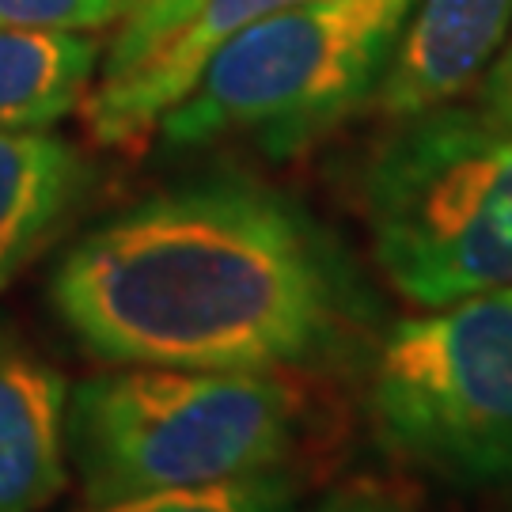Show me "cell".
I'll list each match as a JSON object with an SVG mask.
<instances>
[{"label": "cell", "instance_id": "2", "mask_svg": "<svg viewBox=\"0 0 512 512\" xmlns=\"http://www.w3.org/2000/svg\"><path fill=\"white\" fill-rule=\"evenodd\" d=\"M308 391L277 372L118 365L69 391L65 452L88 505L296 467Z\"/></svg>", "mask_w": 512, "mask_h": 512}, {"label": "cell", "instance_id": "7", "mask_svg": "<svg viewBox=\"0 0 512 512\" xmlns=\"http://www.w3.org/2000/svg\"><path fill=\"white\" fill-rule=\"evenodd\" d=\"M69 384L0 323V512H42L65 490Z\"/></svg>", "mask_w": 512, "mask_h": 512}, {"label": "cell", "instance_id": "4", "mask_svg": "<svg viewBox=\"0 0 512 512\" xmlns=\"http://www.w3.org/2000/svg\"><path fill=\"white\" fill-rule=\"evenodd\" d=\"M414 0H304L258 19L156 122L171 152L251 141L296 156L376 95Z\"/></svg>", "mask_w": 512, "mask_h": 512}, {"label": "cell", "instance_id": "12", "mask_svg": "<svg viewBox=\"0 0 512 512\" xmlns=\"http://www.w3.org/2000/svg\"><path fill=\"white\" fill-rule=\"evenodd\" d=\"M194 4L198 0H133L126 19L118 23V35L110 38L107 57L99 65V80H114V76L137 69L183 23Z\"/></svg>", "mask_w": 512, "mask_h": 512}, {"label": "cell", "instance_id": "11", "mask_svg": "<svg viewBox=\"0 0 512 512\" xmlns=\"http://www.w3.org/2000/svg\"><path fill=\"white\" fill-rule=\"evenodd\" d=\"M304 501V475L296 467H277L262 475L228 478L194 490H167L88 505L84 512H296Z\"/></svg>", "mask_w": 512, "mask_h": 512}, {"label": "cell", "instance_id": "9", "mask_svg": "<svg viewBox=\"0 0 512 512\" xmlns=\"http://www.w3.org/2000/svg\"><path fill=\"white\" fill-rule=\"evenodd\" d=\"M92 171L50 129H0V293L65 228Z\"/></svg>", "mask_w": 512, "mask_h": 512}, {"label": "cell", "instance_id": "5", "mask_svg": "<svg viewBox=\"0 0 512 512\" xmlns=\"http://www.w3.org/2000/svg\"><path fill=\"white\" fill-rule=\"evenodd\" d=\"M365 418L410 475L512 490V285L391 323L368 357Z\"/></svg>", "mask_w": 512, "mask_h": 512}, {"label": "cell", "instance_id": "15", "mask_svg": "<svg viewBox=\"0 0 512 512\" xmlns=\"http://www.w3.org/2000/svg\"><path fill=\"white\" fill-rule=\"evenodd\" d=\"M478 76L482 80H478L475 103H482L486 110H494V114L512 122V35H505L497 54L490 57V65Z\"/></svg>", "mask_w": 512, "mask_h": 512}, {"label": "cell", "instance_id": "14", "mask_svg": "<svg viewBox=\"0 0 512 512\" xmlns=\"http://www.w3.org/2000/svg\"><path fill=\"white\" fill-rule=\"evenodd\" d=\"M311 512H421L410 497L395 494L384 482L372 478H353L323 494V501Z\"/></svg>", "mask_w": 512, "mask_h": 512}, {"label": "cell", "instance_id": "6", "mask_svg": "<svg viewBox=\"0 0 512 512\" xmlns=\"http://www.w3.org/2000/svg\"><path fill=\"white\" fill-rule=\"evenodd\" d=\"M293 4L304 0H198L137 69L114 80H95L80 103L92 137L107 148L141 145L156 129L160 114L194 84L217 46Z\"/></svg>", "mask_w": 512, "mask_h": 512}, {"label": "cell", "instance_id": "8", "mask_svg": "<svg viewBox=\"0 0 512 512\" xmlns=\"http://www.w3.org/2000/svg\"><path fill=\"white\" fill-rule=\"evenodd\" d=\"M512 27V0H421L376 88L387 118L459 99Z\"/></svg>", "mask_w": 512, "mask_h": 512}, {"label": "cell", "instance_id": "13", "mask_svg": "<svg viewBox=\"0 0 512 512\" xmlns=\"http://www.w3.org/2000/svg\"><path fill=\"white\" fill-rule=\"evenodd\" d=\"M129 4L133 0H0V27L92 35L110 23H122Z\"/></svg>", "mask_w": 512, "mask_h": 512}, {"label": "cell", "instance_id": "3", "mask_svg": "<svg viewBox=\"0 0 512 512\" xmlns=\"http://www.w3.org/2000/svg\"><path fill=\"white\" fill-rule=\"evenodd\" d=\"M391 122L361 179L372 258L391 289L440 308L512 285V122L475 99Z\"/></svg>", "mask_w": 512, "mask_h": 512}, {"label": "cell", "instance_id": "1", "mask_svg": "<svg viewBox=\"0 0 512 512\" xmlns=\"http://www.w3.org/2000/svg\"><path fill=\"white\" fill-rule=\"evenodd\" d=\"M50 304L107 365L323 372L376 304L349 251L274 186L217 175L141 198L76 239Z\"/></svg>", "mask_w": 512, "mask_h": 512}, {"label": "cell", "instance_id": "10", "mask_svg": "<svg viewBox=\"0 0 512 512\" xmlns=\"http://www.w3.org/2000/svg\"><path fill=\"white\" fill-rule=\"evenodd\" d=\"M99 65L95 35L0 27V129H50L80 110Z\"/></svg>", "mask_w": 512, "mask_h": 512}]
</instances>
